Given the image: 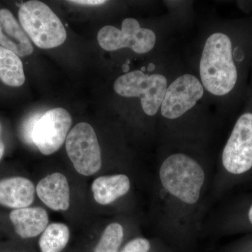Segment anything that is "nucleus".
<instances>
[{
    "label": "nucleus",
    "mask_w": 252,
    "mask_h": 252,
    "mask_svg": "<svg viewBox=\"0 0 252 252\" xmlns=\"http://www.w3.org/2000/svg\"><path fill=\"white\" fill-rule=\"evenodd\" d=\"M9 218L16 234L22 239L35 238L44 231L49 223V215L41 207L13 210Z\"/></svg>",
    "instance_id": "nucleus-13"
},
{
    "label": "nucleus",
    "mask_w": 252,
    "mask_h": 252,
    "mask_svg": "<svg viewBox=\"0 0 252 252\" xmlns=\"http://www.w3.org/2000/svg\"><path fill=\"white\" fill-rule=\"evenodd\" d=\"M36 194L54 211H66L70 205V190L67 177L60 172L46 176L38 183Z\"/></svg>",
    "instance_id": "nucleus-11"
},
{
    "label": "nucleus",
    "mask_w": 252,
    "mask_h": 252,
    "mask_svg": "<svg viewBox=\"0 0 252 252\" xmlns=\"http://www.w3.org/2000/svg\"><path fill=\"white\" fill-rule=\"evenodd\" d=\"M124 233L122 225L112 223L106 227L96 244L93 252H119L124 240Z\"/></svg>",
    "instance_id": "nucleus-17"
},
{
    "label": "nucleus",
    "mask_w": 252,
    "mask_h": 252,
    "mask_svg": "<svg viewBox=\"0 0 252 252\" xmlns=\"http://www.w3.org/2000/svg\"><path fill=\"white\" fill-rule=\"evenodd\" d=\"M250 252H252V250H251V251H250Z\"/></svg>",
    "instance_id": "nucleus-23"
},
{
    "label": "nucleus",
    "mask_w": 252,
    "mask_h": 252,
    "mask_svg": "<svg viewBox=\"0 0 252 252\" xmlns=\"http://www.w3.org/2000/svg\"><path fill=\"white\" fill-rule=\"evenodd\" d=\"M248 219L250 220V223L252 225V205L250 206L248 211Z\"/></svg>",
    "instance_id": "nucleus-22"
},
{
    "label": "nucleus",
    "mask_w": 252,
    "mask_h": 252,
    "mask_svg": "<svg viewBox=\"0 0 252 252\" xmlns=\"http://www.w3.org/2000/svg\"><path fill=\"white\" fill-rule=\"evenodd\" d=\"M222 163L227 172L239 175L252 168V112L239 117L222 154Z\"/></svg>",
    "instance_id": "nucleus-7"
},
{
    "label": "nucleus",
    "mask_w": 252,
    "mask_h": 252,
    "mask_svg": "<svg viewBox=\"0 0 252 252\" xmlns=\"http://www.w3.org/2000/svg\"><path fill=\"white\" fill-rule=\"evenodd\" d=\"M69 2L75 3L77 4L87 5V6H96L103 4L107 1L104 0H77V1H69Z\"/></svg>",
    "instance_id": "nucleus-20"
},
{
    "label": "nucleus",
    "mask_w": 252,
    "mask_h": 252,
    "mask_svg": "<svg viewBox=\"0 0 252 252\" xmlns=\"http://www.w3.org/2000/svg\"><path fill=\"white\" fill-rule=\"evenodd\" d=\"M0 45L19 57L30 56L34 51L22 26L6 9H0Z\"/></svg>",
    "instance_id": "nucleus-10"
},
{
    "label": "nucleus",
    "mask_w": 252,
    "mask_h": 252,
    "mask_svg": "<svg viewBox=\"0 0 252 252\" xmlns=\"http://www.w3.org/2000/svg\"><path fill=\"white\" fill-rule=\"evenodd\" d=\"M130 182L125 175L102 176L96 179L92 185L94 200L106 205L124 196L130 190Z\"/></svg>",
    "instance_id": "nucleus-14"
},
{
    "label": "nucleus",
    "mask_w": 252,
    "mask_h": 252,
    "mask_svg": "<svg viewBox=\"0 0 252 252\" xmlns=\"http://www.w3.org/2000/svg\"><path fill=\"white\" fill-rule=\"evenodd\" d=\"M72 123V117L66 109L61 107L50 109L34 126L33 144L44 155L55 153L67 139Z\"/></svg>",
    "instance_id": "nucleus-8"
},
{
    "label": "nucleus",
    "mask_w": 252,
    "mask_h": 252,
    "mask_svg": "<svg viewBox=\"0 0 252 252\" xmlns=\"http://www.w3.org/2000/svg\"><path fill=\"white\" fill-rule=\"evenodd\" d=\"M204 94L201 82L195 76L185 74L167 87L160 110L168 119H176L193 108Z\"/></svg>",
    "instance_id": "nucleus-9"
},
{
    "label": "nucleus",
    "mask_w": 252,
    "mask_h": 252,
    "mask_svg": "<svg viewBox=\"0 0 252 252\" xmlns=\"http://www.w3.org/2000/svg\"><path fill=\"white\" fill-rule=\"evenodd\" d=\"M248 48L235 46L229 34H212L205 42L200 63L204 87L216 96L232 94L238 88L241 70L239 63L247 61Z\"/></svg>",
    "instance_id": "nucleus-1"
},
{
    "label": "nucleus",
    "mask_w": 252,
    "mask_h": 252,
    "mask_svg": "<svg viewBox=\"0 0 252 252\" xmlns=\"http://www.w3.org/2000/svg\"><path fill=\"white\" fill-rule=\"evenodd\" d=\"M70 237L69 228L61 223H53L46 227L39 240L41 252H63Z\"/></svg>",
    "instance_id": "nucleus-16"
},
{
    "label": "nucleus",
    "mask_w": 252,
    "mask_h": 252,
    "mask_svg": "<svg viewBox=\"0 0 252 252\" xmlns=\"http://www.w3.org/2000/svg\"><path fill=\"white\" fill-rule=\"evenodd\" d=\"M114 89L122 97H140L144 113L154 116L165 97L167 79L162 74L149 75L140 70L132 71L118 78Z\"/></svg>",
    "instance_id": "nucleus-4"
},
{
    "label": "nucleus",
    "mask_w": 252,
    "mask_h": 252,
    "mask_svg": "<svg viewBox=\"0 0 252 252\" xmlns=\"http://www.w3.org/2000/svg\"><path fill=\"white\" fill-rule=\"evenodd\" d=\"M1 126L0 124V160H1V158L3 157V155H4V142H3L2 139H1Z\"/></svg>",
    "instance_id": "nucleus-21"
},
{
    "label": "nucleus",
    "mask_w": 252,
    "mask_h": 252,
    "mask_svg": "<svg viewBox=\"0 0 252 252\" xmlns=\"http://www.w3.org/2000/svg\"><path fill=\"white\" fill-rule=\"evenodd\" d=\"M40 116L38 114L32 116L29 119L26 121L24 125L23 126L22 134L23 139L28 144H33L32 142V134L34 130V126L37 121L40 119Z\"/></svg>",
    "instance_id": "nucleus-19"
},
{
    "label": "nucleus",
    "mask_w": 252,
    "mask_h": 252,
    "mask_svg": "<svg viewBox=\"0 0 252 252\" xmlns=\"http://www.w3.org/2000/svg\"><path fill=\"white\" fill-rule=\"evenodd\" d=\"M150 248L148 240L137 238L129 241L119 252H149Z\"/></svg>",
    "instance_id": "nucleus-18"
},
{
    "label": "nucleus",
    "mask_w": 252,
    "mask_h": 252,
    "mask_svg": "<svg viewBox=\"0 0 252 252\" xmlns=\"http://www.w3.org/2000/svg\"><path fill=\"white\" fill-rule=\"evenodd\" d=\"M35 188L32 182L22 177L0 181V205L9 208L28 207L34 201Z\"/></svg>",
    "instance_id": "nucleus-12"
},
{
    "label": "nucleus",
    "mask_w": 252,
    "mask_h": 252,
    "mask_svg": "<svg viewBox=\"0 0 252 252\" xmlns=\"http://www.w3.org/2000/svg\"><path fill=\"white\" fill-rule=\"evenodd\" d=\"M18 18L27 35L40 49H54L62 45L67 39L65 28L60 18L40 1L23 3Z\"/></svg>",
    "instance_id": "nucleus-3"
},
{
    "label": "nucleus",
    "mask_w": 252,
    "mask_h": 252,
    "mask_svg": "<svg viewBox=\"0 0 252 252\" xmlns=\"http://www.w3.org/2000/svg\"><path fill=\"white\" fill-rule=\"evenodd\" d=\"M0 80L6 85L19 87L26 81L19 56L0 46Z\"/></svg>",
    "instance_id": "nucleus-15"
},
{
    "label": "nucleus",
    "mask_w": 252,
    "mask_h": 252,
    "mask_svg": "<svg viewBox=\"0 0 252 252\" xmlns=\"http://www.w3.org/2000/svg\"><path fill=\"white\" fill-rule=\"evenodd\" d=\"M157 36L153 31L141 28L135 18H126L122 29L112 26L101 28L97 34V41L102 49L114 51L129 48L137 54H146L153 49Z\"/></svg>",
    "instance_id": "nucleus-6"
},
{
    "label": "nucleus",
    "mask_w": 252,
    "mask_h": 252,
    "mask_svg": "<svg viewBox=\"0 0 252 252\" xmlns=\"http://www.w3.org/2000/svg\"><path fill=\"white\" fill-rule=\"evenodd\" d=\"M160 179L169 193L186 203L194 204L200 198L205 173L193 158L185 154H176L162 164Z\"/></svg>",
    "instance_id": "nucleus-2"
},
{
    "label": "nucleus",
    "mask_w": 252,
    "mask_h": 252,
    "mask_svg": "<svg viewBox=\"0 0 252 252\" xmlns=\"http://www.w3.org/2000/svg\"><path fill=\"white\" fill-rule=\"evenodd\" d=\"M66 151L78 173L91 176L102 166V156L97 135L90 124L79 123L66 139Z\"/></svg>",
    "instance_id": "nucleus-5"
}]
</instances>
